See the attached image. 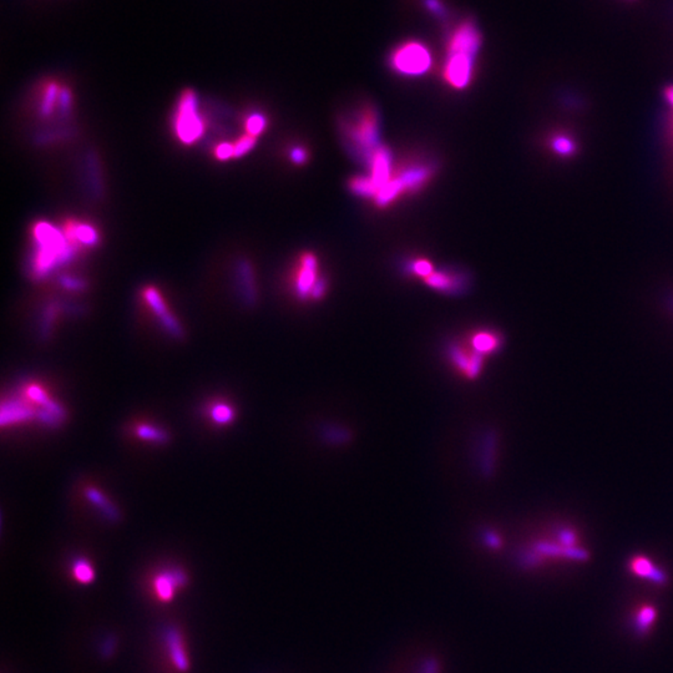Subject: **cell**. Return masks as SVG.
<instances>
[{"instance_id": "9", "label": "cell", "mask_w": 673, "mask_h": 673, "mask_svg": "<svg viewBox=\"0 0 673 673\" xmlns=\"http://www.w3.org/2000/svg\"><path fill=\"white\" fill-rule=\"evenodd\" d=\"M371 179L378 190L392 180L391 154L384 147H378L371 156Z\"/></svg>"}, {"instance_id": "17", "label": "cell", "mask_w": 673, "mask_h": 673, "mask_svg": "<svg viewBox=\"0 0 673 673\" xmlns=\"http://www.w3.org/2000/svg\"><path fill=\"white\" fill-rule=\"evenodd\" d=\"M426 283L428 286L443 292H452L456 286V282L447 273H432L426 277Z\"/></svg>"}, {"instance_id": "29", "label": "cell", "mask_w": 673, "mask_h": 673, "mask_svg": "<svg viewBox=\"0 0 673 673\" xmlns=\"http://www.w3.org/2000/svg\"><path fill=\"white\" fill-rule=\"evenodd\" d=\"M668 306H670V308H671V310L673 312V295L671 297V298H670V299H668Z\"/></svg>"}, {"instance_id": "5", "label": "cell", "mask_w": 673, "mask_h": 673, "mask_svg": "<svg viewBox=\"0 0 673 673\" xmlns=\"http://www.w3.org/2000/svg\"><path fill=\"white\" fill-rule=\"evenodd\" d=\"M348 136L362 151H371V155L378 149H374L378 138V115L373 109L362 111L356 124L348 129Z\"/></svg>"}, {"instance_id": "8", "label": "cell", "mask_w": 673, "mask_h": 673, "mask_svg": "<svg viewBox=\"0 0 673 673\" xmlns=\"http://www.w3.org/2000/svg\"><path fill=\"white\" fill-rule=\"evenodd\" d=\"M185 583L186 577L182 572L179 571L161 572L154 578L152 589L161 602H169L175 596L176 590Z\"/></svg>"}, {"instance_id": "6", "label": "cell", "mask_w": 673, "mask_h": 673, "mask_svg": "<svg viewBox=\"0 0 673 673\" xmlns=\"http://www.w3.org/2000/svg\"><path fill=\"white\" fill-rule=\"evenodd\" d=\"M301 267L295 275V289L301 297H307L315 289L317 282V258L312 254H304L299 258Z\"/></svg>"}, {"instance_id": "21", "label": "cell", "mask_w": 673, "mask_h": 673, "mask_svg": "<svg viewBox=\"0 0 673 673\" xmlns=\"http://www.w3.org/2000/svg\"><path fill=\"white\" fill-rule=\"evenodd\" d=\"M254 145H256L254 136L249 135V134L243 135L236 144H234V158H241V156L246 155L247 152L254 149Z\"/></svg>"}, {"instance_id": "16", "label": "cell", "mask_w": 673, "mask_h": 673, "mask_svg": "<svg viewBox=\"0 0 673 673\" xmlns=\"http://www.w3.org/2000/svg\"><path fill=\"white\" fill-rule=\"evenodd\" d=\"M551 147L554 151L556 152L557 155L565 156V158L571 156L576 152V144L570 138L563 136V135H557L552 138Z\"/></svg>"}, {"instance_id": "15", "label": "cell", "mask_w": 673, "mask_h": 673, "mask_svg": "<svg viewBox=\"0 0 673 673\" xmlns=\"http://www.w3.org/2000/svg\"><path fill=\"white\" fill-rule=\"evenodd\" d=\"M350 187H351L352 191L357 195H360V196H374L378 193V187L374 185V182L371 181V178H356L351 181L350 184Z\"/></svg>"}, {"instance_id": "22", "label": "cell", "mask_w": 673, "mask_h": 673, "mask_svg": "<svg viewBox=\"0 0 673 673\" xmlns=\"http://www.w3.org/2000/svg\"><path fill=\"white\" fill-rule=\"evenodd\" d=\"M265 127H266V119L260 114H254L252 117H248L246 130L249 135L257 138L262 131L265 130Z\"/></svg>"}, {"instance_id": "13", "label": "cell", "mask_w": 673, "mask_h": 673, "mask_svg": "<svg viewBox=\"0 0 673 673\" xmlns=\"http://www.w3.org/2000/svg\"><path fill=\"white\" fill-rule=\"evenodd\" d=\"M68 234L71 238L77 240L88 246L95 243L97 241V232L94 231V228L86 225H70Z\"/></svg>"}, {"instance_id": "19", "label": "cell", "mask_w": 673, "mask_h": 673, "mask_svg": "<svg viewBox=\"0 0 673 673\" xmlns=\"http://www.w3.org/2000/svg\"><path fill=\"white\" fill-rule=\"evenodd\" d=\"M73 575L75 577L77 583L86 585L90 584L94 580L95 572L93 570V566L88 561L80 560V561H77L74 565V567H73Z\"/></svg>"}, {"instance_id": "27", "label": "cell", "mask_w": 673, "mask_h": 673, "mask_svg": "<svg viewBox=\"0 0 673 673\" xmlns=\"http://www.w3.org/2000/svg\"><path fill=\"white\" fill-rule=\"evenodd\" d=\"M559 539L565 548H572L576 541V535L570 529H563L559 531Z\"/></svg>"}, {"instance_id": "2", "label": "cell", "mask_w": 673, "mask_h": 673, "mask_svg": "<svg viewBox=\"0 0 673 673\" xmlns=\"http://www.w3.org/2000/svg\"><path fill=\"white\" fill-rule=\"evenodd\" d=\"M389 65L399 75H424L433 65V56L426 44L418 40H408L393 49L389 56Z\"/></svg>"}, {"instance_id": "11", "label": "cell", "mask_w": 673, "mask_h": 673, "mask_svg": "<svg viewBox=\"0 0 673 673\" xmlns=\"http://www.w3.org/2000/svg\"><path fill=\"white\" fill-rule=\"evenodd\" d=\"M630 567H631V570L633 571L636 575L650 577V578L653 580V581H657V583H665V580H666V577H665V575H663L661 571L653 569L652 563H651L650 560H647L646 557H635V559L632 560L631 563H630Z\"/></svg>"}, {"instance_id": "10", "label": "cell", "mask_w": 673, "mask_h": 673, "mask_svg": "<svg viewBox=\"0 0 673 673\" xmlns=\"http://www.w3.org/2000/svg\"><path fill=\"white\" fill-rule=\"evenodd\" d=\"M167 646H169V653H170L173 666L176 667L179 671L186 672L188 670L190 663H188V657L186 653L185 646H184L179 632L172 631L169 633Z\"/></svg>"}, {"instance_id": "26", "label": "cell", "mask_w": 673, "mask_h": 673, "mask_svg": "<svg viewBox=\"0 0 673 673\" xmlns=\"http://www.w3.org/2000/svg\"><path fill=\"white\" fill-rule=\"evenodd\" d=\"M413 268H414V272L417 275L426 276L428 277L429 275L433 273V266L430 262L426 261V260H419V261L415 262L413 265Z\"/></svg>"}, {"instance_id": "25", "label": "cell", "mask_w": 673, "mask_h": 673, "mask_svg": "<svg viewBox=\"0 0 673 673\" xmlns=\"http://www.w3.org/2000/svg\"><path fill=\"white\" fill-rule=\"evenodd\" d=\"M215 155H216V158L222 160V161L234 158V144L219 145L215 150Z\"/></svg>"}, {"instance_id": "4", "label": "cell", "mask_w": 673, "mask_h": 673, "mask_svg": "<svg viewBox=\"0 0 673 673\" xmlns=\"http://www.w3.org/2000/svg\"><path fill=\"white\" fill-rule=\"evenodd\" d=\"M175 130L181 143L191 145L196 143L204 134L205 125L199 114L197 95L193 90H185L180 97Z\"/></svg>"}, {"instance_id": "24", "label": "cell", "mask_w": 673, "mask_h": 673, "mask_svg": "<svg viewBox=\"0 0 673 673\" xmlns=\"http://www.w3.org/2000/svg\"><path fill=\"white\" fill-rule=\"evenodd\" d=\"M653 618H654V611H653V609H651L650 606H648V607H644V609L639 611V616H637V620H636V626H637L639 631H647L648 626L652 624Z\"/></svg>"}, {"instance_id": "12", "label": "cell", "mask_w": 673, "mask_h": 673, "mask_svg": "<svg viewBox=\"0 0 673 673\" xmlns=\"http://www.w3.org/2000/svg\"><path fill=\"white\" fill-rule=\"evenodd\" d=\"M473 344L476 348V352L484 354V353L498 351L500 345V339L499 336H494L491 333H479L475 336Z\"/></svg>"}, {"instance_id": "1", "label": "cell", "mask_w": 673, "mask_h": 673, "mask_svg": "<svg viewBox=\"0 0 673 673\" xmlns=\"http://www.w3.org/2000/svg\"><path fill=\"white\" fill-rule=\"evenodd\" d=\"M481 45L478 25L472 21H463L448 36L447 58L443 75L454 89H464L474 76L475 62Z\"/></svg>"}, {"instance_id": "7", "label": "cell", "mask_w": 673, "mask_h": 673, "mask_svg": "<svg viewBox=\"0 0 673 673\" xmlns=\"http://www.w3.org/2000/svg\"><path fill=\"white\" fill-rule=\"evenodd\" d=\"M143 295H144L146 303L149 304V307L154 310L155 316L158 317V319H161V323L165 326L166 330L172 333L173 336H180L181 334L180 326L175 321V318L171 316V313H169L166 303L164 302V298H162L161 293H158V289H154V287H147V289H144Z\"/></svg>"}, {"instance_id": "14", "label": "cell", "mask_w": 673, "mask_h": 673, "mask_svg": "<svg viewBox=\"0 0 673 673\" xmlns=\"http://www.w3.org/2000/svg\"><path fill=\"white\" fill-rule=\"evenodd\" d=\"M485 449H484V458H482V472L484 474L490 475L493 473L494 467V453L496 450V434L490 432L487 439L484 441Z\"/></svg>"}, {"instance_id": "18", "label": "cell", "mask_w": 673, "mask_h": 673, "mask_svg": "<svg viewBox=\"0 0 673 673\" xmlns=\"http://www.w3.org/2000/svg\"><path fill=\"white\" fill-rule=\"evenodd\" d=\"M234 412L226 403H217L211 408V418L217 424H228L234 420Z\"/></svg>"}, {"instance_id": "23", "label": "cell", "mask_w": 673, "mask_h": 673, "mask_svg": "<svg viewBox=\"0 0 673 673\" xmlns=\"http://www.w3.org/2000/svg\"><path fill=\"white\" fill-rule=\"evenodd\" d=\"M86 495L89 496V499H91V502H94L97 506H100V504H101V511L105 513L109 517H112V515H115L114 508L111 506L110 504H105V499H103V495L97 493V490L88 489L86 490Z\"/></svg>"}, {"instance_id": "3", "label": "cell", "mask_w": 673, "mask_h": 673, "mask_svg": "<svg viewBox=\"0 0 673 673\" xmlns=\"http://www.w3.org/2000/svg\"><path fill=\"white\" fill-rule=\"evenodd\" d=\"M34 236L39 246H42L34 265L36 273L40 276L56 266V262L62 261L70 251L60 234L48 223H38L34 228Z\"/></svg>"}, {"instance_id": "28", "label": "cell", "mask_w": 673, "mask_h": 673, "mask_svg": "<svg viewBox=\"0 0 673 673\" xmlns=\"http://www.w3.org/2000/svg\"><path fill=\"white\" fill-rule=\"evenodd\" d=\"M291 158L295 161V164H303L307 160V152L304 151L301 147H298V149H295L292 151Z\"/></svg>"}, {"instance_id": "20", "label": "cell", "mask_w": 673, "mask_h": 673, "mask_svg": "<svg viewBox=\"0 0 673 673\" xmlns=\"http://www.w3.org/2000/svg\"><path fill=\"white\" fill-rule=\"evenodd\" d=\"M135 432L143 439L152 440V441H165L167 439L166 434L161 429L147 424H140Z\"/></svg>"}]
</instances>
